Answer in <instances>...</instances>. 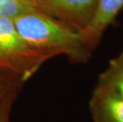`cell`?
<instances>
[{
    "mask_svg": "<svg viewBox=\"0 0 123 122\" xmlns=\"http://www.w3.org/2000/svg\"><path fill=\"white\" fill-rule=\"evenodd\" d=\"M123 8V0H98L94 19L89 26L80 33L85 45L93 52L106 29L114 22L117 15Z\"/></svg>",
    "mask_w": 123,
    "mask_h": 122,
    "instance_id": "4",
    "label": "cell"
},
{
    "mask_svg": "<svg viewBox=\"0 0 123 122\" xmlns=\"http://www.w3.org/2000/svg\"><path fill=\"white\" fill-rule=\"evenodd\" d=\"M89 110L93 122H123V99L109 90L95 87Z\"/></svg>",
    "mask_w": 123,
    "mask_h": 122,
    "instance_id": "5",
    "label": "cell"
},
{
    "mask_svg": "<svg viewBox=\"0 0 123 122\" xmlns=\"http://www.w3.org/2000/svg\"><path fill=\"white\" fill-rule=\"evenodd\" d=\"M23 83L0 72V104L9 95L18 93Z\"/></svg>",
    "mask_w": 123,
    "mask_h": 122,
    "instance_id": "8",
    "label": "cell"
},
{
    "mask_svg": "<svg viewBox=\"0 0 123 122\" xmlns=\"http://www.w3.org/2000/svg\"><path fill=\"white\" fill-rule=\"evenodd\" d=\"M95 87L109 90L123 99V52L110 60L108 67L98 76Z\"/></svg>",
    "mask_w": 123,
    "mask_h": 122,
    "instance_id": "6",
    "label": "cell"
},
{
    "mask_svg": "<svg viewBox=\"0 0 123 122\" xmlns=\"http://www.w3.org/2000/svg\"><path fill=\"white\" fill-rule=\"evenodd\" d=\"M37 10L81 33L95 15L98 0H32Z\"/></svg>",
    "mask_w": 123,
    "mask_h": 122,
    "instance_id": "3",
    "label": "cell"
},
{
    "mask_svg": "<svg viewBox=\"0 0 123 122\" xmlns=\"http://www.w3.org/2000/svg\"><path fill=\"white\" fill-rule=\"evenodd\" d=\"M44 63L20 37L13 20L0 17V72L24 83Z\"/></svg>",
    "mask_w": 123,
    "mask_h": 122,
    "instance_id": "2",
    "label": "cell"
},
{
    "mask_svg": "<svg viewBox=\"0 0 123 122\" xmlns=\"http://www.w3.org/2000/svg\"><path fill=\"white\" fill-rule=\"evenodd\" d=\"M17 32L25 44L44 61L65 56L71 63L84 64L91 52L79 32L42 13H27L13 20Z\"/></svg>",
    "mask_w": 123,
    "mask_h": 122,
    "instance_id": "1",
    "label": "cell"
},
{
    "mask_svg": "<svg viewBox=\"0 0 123 122\" xmlns=\"http://www.w3.org/2000/svg\"><path fill=\"white\" fill-rule=\"evenodd\" d=\"M35 10H37L32 0H0V17L2 18L14 20Z\"/></svg>",
    "mask_w": 123,
    "mask_h": 122,
    "instance_id": "7",
    "label": "cell"
},
{
    "mask_svg": "<svg viewBox=\"0 0 123 122\" xmlns=\"http://www.w3.org/2000/svg\"><path fill=\"white\" fill-rule=\"evenodd\" d=\"M18 93L9 95L0 104V122H10L13 103L18 97Z\"/></svg>",
    "mask_w": 123,
    "mask_h": 122,
    "instance_id": "9",
    "label": "cell"
}]
</instances>
